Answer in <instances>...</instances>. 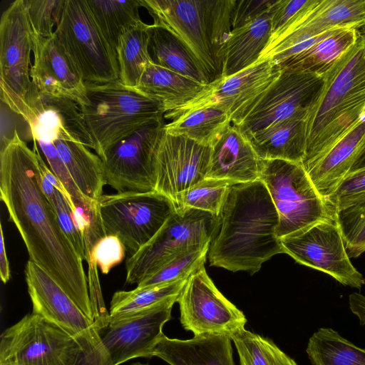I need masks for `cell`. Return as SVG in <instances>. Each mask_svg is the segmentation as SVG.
<instances>
[{
    "label": "cell",
    "instance_id": "1",
    "mask_svg": "<svg viewBox=\"0 0 365 365\" xmlns=\"http://www.w3.org/2000/svg\"><path fill=\"white\" fill-rule=\"evenodd\" d=\"M0 198L21 235L29 259L46 270L94 322L83 259L63 231L41 187L36 142L30 149L16 130L0 150Z\"/></svg>",
    "mask_w": 365,
    "mask_h": 365
},
{
    "label": "cell",
    "instance_id": "2",
    "mask_svg": "<svg viewBox=\"0 0 365 365\" xmlns=\"http://www.w3.org/2000/svg\"><path fill=\"white\" fill-rule=\"evenodd\" d=\"M278 225V212L260 180L231 185L215 219L207 254L210 265L258 272L264 262L284 253Z\"/></svg>",
    "mask_w": 365,
    "mask_h": 365
},
{
    "label": "cell",
    "instance_id": "3",
    "mask_svg": "<svg viewBox=\"0 0 365 365\" xmlns=\"http://www.w3.org/2000/svg\"><path fill=\"white\" fill-rule=\"evenodd\" d=\"M322 76V88L307 113L304 168L324 155L365 113V27Z\"/></svg>",
    "mask_w": 365,
    "mask_h": 365
},
{
    "label": "cell",
    "instance_id": "4",
    "mask_svg": "<svg viewBox=\"0 0 365 365\" xmlns=\"http://www.w3.org/2000/svg\"><path fill=\"white\" fill-rule=\"evenodd\" d=\"M154 23L188 48L209 83L222 78L221 52L231 31L235 0H140Z\"/></svg>",
    "mask_w": 365,
    "mask_h": 365
},
{
    "label": "cell",
    "instance_id": "5",
    "mask_svg": "<svg viewBox=\"0 0 365 365\" xmlns=\"http://www.w3.org/2000/svg\"><path fill=\"white\" fill-rule=\"evenodd\" d=\"M259 180L278 212L276 232L279 240L318 222L335 220L334 207L318 192L302 163L261 159Z\"/></svg>",
    "mask_w": 365,
    "mask_h": 365
},
{
    "label": "cell",
    "instance_id": "6",
    "mask_svg": "<svg viewBox=\"0 0 365 365\" xmlns=\"http://www.w3.org/2000/svg\"><path fill=\"white\" fill-rule=\"evenodd\" d=\"M86 103L80 108L99 157L142 125L164 118L158 103L119 80L86 86Z\"/></svg>",
    "mask_w": 365,
    "mask_h": 365
},
{
    "label": "cell",
    "instance_id": "7",
    "mask_svg": "<svg viewBox=\"0 0 365 365\" xmlns=\"http://www.w3.org/2000/svg\"><path fill=\"white\" fill-rule=\"evenodd\" d=\"M98 205L106 235L117 237L128 257L149 242L177 209L170 198L157 191L103 195Z\"/></svg>",
    "mask_w": 365,
    "mask_h": 365
},
{
    "label": "cell",
    "instance_id": "8",
    "mask_svg": "<svg viewBox=\"0 0 365 365\" xmlns=\"http://www.w3.org/2000/svg\"><path fill=\"white\" fill-rule=\"evenodd\" d=\"M83 356L73 336L33 312L1 335L0 365H79Z\"/></svg>",
    "mask_w": 365,
    "mask_h": 365
},
{
    "label": "cell",
    "instance_id": "9",
    "mask_svg": "<svg viewBox=\"0 0 365 365\" xmlns=\"http://www.w3.org/2000/svg\"><path fill=\"white\" fill-rule=\"evenodd\" d=\"M54 33L78 67L86 86L119 80L116 53L98 28L86 0H66Z\"/></svg>",
    "mask_w": 365,
    "mask_h": 365
},
{
    "label": "cell",
    "instance_id": "10",
    "mask_svg": "<svg viewBox=\"0 0 365 365\" xmlns=\"http://www.w3.org/2000/svg\"><path fill=\"white\" fill-rule=\"evenodd\" d=\"M365 27V0H316L294 21L270 36L257 61L276 64L314 45L320 36L340 28Z\"/></svg>",
    "mask_w": 365,
    "mask_h": 365
},
{
    "label": "cell",
    "instance_id": "11",
    "mask_svg": "<svg viewBox=\"0 0 365 365\" xmlns=\"http://www.w3.org/2000/svg\"><path fill=\"white\" fill-rule=\"evenodd\" d=\"M216 217L195 209H176L156 235L125 262L128 284H138L172 258L210 242Z\"/></svg>",
    "mask_w": 365,
    "mask_h": 365
},
{
    "label": "cell",
    "instance_id": "12",
    "mask_svg": "<svg viewBox=\"0 0 365 365\" xmlns=\"http://www.w3.org/2000/svg\"><path fill=\"white\" fill-rule=\"evenodd\" d=\"M178 298L132 314L109 317L106 326L96 328L100 340L89 365H119L137 357L152 358Z\"/></svg>",
    "mask_w": 365,
    "mask_h": 365
},
{
    "label": "cell",
    "instance_id": "13",
    "mask_svg": "<svg viewBox=\"0 0 365 365\" xmlns=\"http://www.w3.org/2000/svg\"><path fill=\"white\" fill-rule=\"evenodd\" d=\"M165 125L164 118L148 121L104 151L100 158L108 185L118 192L155 190V158Z\"/></svg>",
    "mask_w": 365,
    "mask_h": 365
},
{
    "label": "cell",
    "instance_id": "14",
    "mask_svg": "<svg viewBox=\"0 0 365 365\" xmlns=\"http://www.w3.org/2000/svg\"><path fill=\"white\" fill-rule=\"evenodd\" d=\"M177 302L180 322L194 336L223 335L230 338L245 329L244 313L216 287L205 266L188 277Z\"/></svg>",
    "mask_w": 365,
    "mask_h": 365
},
{
    "label": "cell",
    "instance_id": "15",
    "mask_svg": "<svg viewBox=\"0 0 365 365\" xmlns=\"http://www.w3.org/2000/svg\"><path fill=\"white\" fill-rule=\"evenodd\" d=\"M24 274L32 312L73 336L83 351L80 365H88L100 340L94 322L84 314L54 279L36 263L29 259Z\"/></svg>",
    "mask_w": 365,
    "mask_h": 365
},
{
    "label": "cell",
    "instance_id": "16",
    "mask_svg": "<svg viewBox=\"0 0 365 365\" xmlns=\"http://www.w3.org/2000/svg\"><path fill=\"white\" fill-rule=\"evenodd\" d=\"M32 34L24 0L13 1L0 22L1 100L20 115L30 88Z\"/></svg>",
    "mask_w": 365,
    "mask_h": 365
},
{
    "label": "cell",
    "instance_id": "17",
    "mask_svg": "<svg viewBox=\"0 0 365 365\" xmlns=\"http://www.w3.org/2000/svg\"><path fill=\"white\" fill-rule=\"evenodd\" d=\"M323 84L322 75L310 71L282 70L235 126L249 138L276 122L309 110L318 98Z\"/></svg>",
    "mask_w": 365,
    "mask_h": 365
},
{
    "label": "cell",
    "instance_id": "18",
    "mask_svg": "<svg viewBox=\"0 0 365 365\" xmlns=\"http://www.w3.org/2000/svg\"><path fill=\"white\" fill-rule=\"evenodd\" d=\"M280 242L284 253L297 262L326 273L344 286L361 289L365 284V278L350 260L335 220L318 222Z\"/></svg>",
    "mask_w": 365,
    "mask_h": 365
},
{
    "label": "cell",
    "instance_id": "19",
    "mask_svg": "<svg viewBox=\"0 0 365 365\" xmlns=\"http://www.w3.org/2000/svg\"><path fill=\"white\" fill-rule=\"evenodd\" d=\"M20 115L35 142L70 140L96 149L80 106L68 97L42 93L31 81Z\"/></svg>",
    "mask_w": 365,
    "mask_h": 365
},
{
    "label": "cell",
    "instance_id": "20",
    "mask_svg": "<svg viewBox=\"0 0 365 365\" xmlns=\"http://www.w3.org/2000/svg\"><path fill=\"white\" fill-rule=\"evenodd\" d=\"M211 148L163 131L155 158V190L171 200L205 179Z\"/></svg>",
    "mask_w": 365,
    "mask_h": 365
},
{
    "label": "cell",
    "instance_id": "21",
    "mask_svg": "<svg viewBox=\"0 0 365 365\" xmlns=\"http://www.w3.org/2000/svg\"><path fill=\"white\" fill-rule=\"evenodd\" d=\"M32 42L34 62L30 76L36 88L44 93L68 97L80 106L85 104L86 83L56 34L47 38L32 36Z\"/></svg>",
    "mask_w": 365,
    "mask_h": 365
},
{
    "label": "cell",
    "instance_id": "22",
    "mask_svg": "<svg viewBox=\"0 0 365 365\" xmlns=\"http://www.w3.org/2000/svg\"><path fill=\"white\" fill-rule=\"evenodd\" d=\"M281 71L271 60L257 61L234 75L210 83V88L187 108L199 104L217 105L227 112L232 123L237 125Z\"/></svg>",
    "mask_w": 365,
    "mask_h": 365
},
{
    "label": "cell",
    "instance_id": "23",
    "mask_svg": "<svg viewBox=\"0 0 365 365\" xmlns=\"http://www.w3.org/2000/svg\"><path fill=\"white\" fill-rule=\"evenodd\" d=\"M211 153L205 178L235 183L259 179L261 159L250 140L233 124L229 125L210 145Z\"/></svg>",
    "mask_w": 365,
    "mask_h": 365
},
{
    "label": "cell",
    "instance_id": "24",
    "mask_svg": "<svg viewBox=\"0 0 365 365\" xmlns=\"http://www.w3.org/2000/svg\"><path fill=\"white\" fill-rule=\"evenodd\" d=\"M210 86L150 63L133 89L158 103L164 111V118L173 120Z\"/></svg>",
    "mask_w": 365,
    "mask_h": 365
},
{
    "label": "cell",
    "instance_id": "25",
    "mask_svg": "<svg viewBox=\"0 0 365 365\" xmlns=\"http://www.w3.org/2000/svg\"><path fill=\"white\" fill-rule=\"evenodd\" d=\"M364 145L365 113L330 149L304 168L324 197L329 200L333 195L351 170Z\"/></svg>",
    "mask_w": 365,
    "mask_h": 365
},
{
    "label": "cell",
    "instance_id": "26",
    "mask_svg": "<svg viewBox=\"0 0 365 365\" xmlns=\"http://www.w3.org/2000/svg\"><path fill=\"white\" fill-rule=\"evenodd\" d=\"M231 341L223 335L194 336L185 340L164 335L153 356L170 365H235Z\"/></svg>",
    "mask_w": 365,
    "mask_h": 365
},
{
    "label": "cell",
    "instance_id": "27",
    "mask_svg": "<svg viewBox=\"0 0 365 365\" xmlns=\"http://www.w3.org/2000/svg\"><path fill=\"white\" fill-rule=\"evenodd\" d=\"M308 110L299 111L252 135L248 139L258 157L302 163L307 150Z\"/></svg>",
    "mask_w": 365,
    "mask_h": 365
},
{
    "label": "cell",
    "instance_id": "28",
    "mask_svg": "<svg viewBox=\"0 0 365 365\" xmlns=\"http://www.w3.org/2000/svg\"><path fill=\"white\" fill-rule=\"evenodd\" d=\"M270 7L247 25L231 31L221 52L222 78L234 75L257 62L272 34Z\"/></svg>",
    "mask_w": 365,
    "mask_h": 365
},
{
    "label": "cell",
    "instance_id": "29",
    "mask_svg": "<svg viewBox=\"0 0 365 365\" xmlns=\"http://www.w3.org/2000/svg\"><path fill=\"white\" fill-rule=\"evenodd\" d=\"M359 29L340 28L327 31L314 45L277 65L281 70L323 74L357 40Z\"/></svg>",
    "mask_w": 365,
    "mask_h": 365
},
{
    "label": "cell",
    "instance_id": "30",
    "mask_svg": "<svg viewBox=\"0 0 365 365\" xmlns=\"http://www.w3.org/2000/svg\"><path fill=\"white\" fill-rule=\"evenodd\" d=\"M53 144L81 192L87 198L98 201L107 185L101 158L81 143L57 140Z\"/></svg>",
    "mask_w": 365,
    "mask_h": 365
},
{
    "label": "cell",
    "instance_id": "31",
    "mask_svg": "<svg viewBox=\"0 0 365 365\" xmlns=\"http://www.w3.org/2000/svg\"><path fill=\"white\" fill-rule=\"evenodd\" d=\"M148 51L152 63L203 84H210L202 68L183 43L167 29L149 28Z\"/></svg>",
    "mask_w": 365,
    "mask_h": 365
},
{
    "label": "cell",
    "instance_id": "32",
    "mask_svg": "<svg viewBox=\"0 0 365 365\" xmlns=\"http://www.w3.org/2000/svg\"><path fill=\"white\" fill-rule=\"evenodd\" d=\"M231 123L230 115L222 108L213 104H199L181 112L165 125L164 130L210 146Z\"/></svg>",
    "mask_w": 365,
    "mask_h": 365
},
{
    "label": "cell",
    "instance_id": "33",
    "mask_svg": "<svg viewBox=\"0 0 365 365\" xmlns=\"http://www.w3.org/2000/svg\"><path fill=\"white\" fill-rule=\"evenodd\" d=\"M92 16L103 36L116 53L121 36L142 21L140 0H86Z\"/></svg>",
    "mask_w": 365,
    "mask_h": 365
},
{
    "label": "cell",
    "instance_id": "34",
    "mask_svg": "<svg viewBox=\"0 0 365 365\" xmlns=\"http://www.w3.org/2000/svg\"><path fill=\"white\" fill-rule=\"evenodd\" d=\"M143 21L125 32L119 39L116 56L119 81L135 88L146 66L152 63L149 51V28Z\"/></svg>",
    "mask_w": 365,
    "mask_h": 365
},
{
    "label": "cell",
    "instance_id": "35",
    "mask_svg": "<svg viewBox=\"0 0 365 365\" xmlns=\"http://www.w3.org/2000/svg\"><path fill=\"white\" fill-rule=\"evenodd\" d=\"M306 352L313 365H365V349L331 328H320L309 339Z\"/></svg>",
    "mask_w": 365,
    "mask_h": 365
},
{
    "label": "cell",
    "instance_id": "36",
    "mask_svg": "<svg viewBox=\"0 0 365 365\" xmlns=\"http://www.w3.org/2000/svg\"><path fill=\"white\" fill-rule=\"evenodd\" d=\"M187 279L146 287L137 286L130 291L115 292L110 301L109 317L132 314L168 299L178 298Z\"/></svg>",
    "mask_w": 365,
    "mask_h": 365
},
{
    "label": "cell",
    "instance_id": "37",
    "mask_svg": "<svg viewBox=\"0 0 365 365\" xmlns=\"http://www.w3.org/2000/svg\"><path fill=\"white\" fill-rule=\"evenodd\" d=\"M335 220L349 258L365 252V193L334 205Z\"/></svg>",
    "mask_w": 365,
    "mask_h": 365
},
{
    "label": "cell",
    "instance_id": "38",
    "mask_svg": "<svg viewBox=\"0 0 365 365\" xmlns=\"http://www.w3.org/2000/svg\"><path fill=\"white\" fill-rule=\"evenodd\" d=\"M240 365H297L272 341L246 329L232 336Z\"/></svg>",
    "mask_w": 365,
    "mask_h": 365
},
{
    "label": "cell",
    "instance_id": "39",
    "mask_svg": "<svg viewBox=\"0 0 365 365\" xmlns=\"http://www.w3.org/2000/svg\"><path fill=\"white\" fill-rule=\"evenodd\" d=\"M232 181L205 178L176 195L172 200L178 209H195L215 217L219 214Z\"/></svg>",
    "mask_w": 365,
    "mask_h": 365
},
{
    "label": "cell",
    "instance_id": "40",
    "mask_svg": "<svg viewBox=\"0 0 365 365\" xmlns=\"http://www.w3.org/2000/svg\"><path fill=\"white\" fill-rule=\"evenodd\" d=\"M210 242L180 253L143 279L137 286L156 285L189 277L195 271L204 266Z\"/></svg>",
    "mask_w": 365,
    "mask_h": 365
},
{
    "label": "cell",
    "instance_id": "41",
    "mask_svg": "<svg viewBox=\"0 0 365 365\" xmlns=\"http://www.w3.org/2000/svg\"><path fill=\"white\" fill-rule=\"evenodd\" d=\"M66 0H24L32 36L47 38L61 19Z\"/></svg>",
    "mask_w": 365,
    "mask_h": 365
},
{
    "label": "cell",
    "instance_id": "42",
    "mask_svg": "<svg viewBox=\"0 0 365 365\" xmlns=\"http://www.w3.org/2000/svg\"><path fill=\"white\" fill-rule=\"evenodd\" d=\"M36 143L38 144L42 153L46 157L50 169L61 182L68 194L71 195L74 209L78 207L87 206L94 202V200H91L85 197L78 190L64 163L60 157L54 144L52 143L41 141Z\"/></svg>",
    "mask_w": 365,
    "mask_h": 365
},
{
    "label": "cell",
    "instance_id": "43",
    "mask_svg": "<svg viewBox=\"0 0 365 365\" xmlns=\"http://www.w3.org/2000/svg\"><path fill=\"white\" fill-rule=\"evenodd\" d=\"M51 202L54 207L63 231L79 257L83 260H86V247L83 238L68 201L55 188L54 195Z\"/></svg>",
    "mask_w": 365,
    "mask_h": 365
},
{
    "label": "cell",
    "instance_id": "44",
    "mask_svg": "<svg viewBox=\"0 0 365 365\" xmlns=\"http://www.w3.org/2000/svg\"><path fill=\"white\" fill-rule=\"evenodd\" d=\"M125 249L122 242L115 236L107 235L94 245L88 263L98 267L103 274H108L124 259Z\"/></svg>",
    "mask_w": 365,
    "mask_h": 365
},
{
    "label": "cell",
    "instance_id": "45",
    "mask_svg": "<svg viewBox=\"0 0 365 365\" xmlns=\"http://www.w3.org/2000/svg\"><path fill=\"white\" fill-rule=\"evenodd\" d=\"M316 0H275L270 7L272 34H275L311 6Z\"/></svg>",
    "mask_w": 365,
    "mask_h": 365
},
{
    "label": "cell",
    "instance_id": "46",
    "mask_svg": "<svg viewBox=\"0 0 365 365\" xmlns=\"http://www.w3.org/2000/svg\"><path fill=\"white\" fill-rule=\"evenodd\" d=\"M274 0H235L231 14L232 30L251 23L266 11Z\"/></svg>",
    "mask_w": 365,
    "mask_h": 365
},
{
    "label": "cell",
    "instance_id": "47",
    "mask_svg": "<svg viewBox=\"0 0 365 365\" xmlns=\"http://www.w3.org/2000/svg\"><path fill=\"white\" fill-rule=\"evenodd\" d=\"M364 193L365 167L349 172L329 200L334 207L339 202Z\"/></svg>",
    "mask_w": 365,
    "mask_h": 365
},
{
    "label": "cell",
    "instance_id": "48",
    "mask_svg": "<svg viewBox=\"0 0 365 365\" xmlns=\"http://www.w3.org/2000/svg\"><path fill=\"white\" fill-rule=\"evenodd\" d=\"M38 164H39V170L41 173L44 175L53 185L54 188H56L58 191H59L68 201L69 205L73 211L74 206L73 204V201L71 195L68 194L61 182L58 179V178L53 174L50 168L46 165L43 159L39 155L38 150L37 149Z\"/></svg>",
    "mask_w": 365,
    "mask_h": 365
},
{
    "label": "cell",
    "instance_id": "49",
    "mask_svg": "<svg viewBox=\"0 0 365 365\" xmlns=\"http://www.w3.org/2000/svg\"><path fill=\"white\" fill-rule=\"evenodd\" d=\"M349 305L351 312L358 317L360 325H365V296L357 292L351 294Z\"/></svg>",
    "mask_w": 365,
    "mask_h": 365
},
{
    "label": "cell",
    "instance_id": "50",
    "mask_svg": "<svg viewBox=\"0 0 365 365\" xmlns=\"http://www.w3.org/2000/svg\"><path fill=\"white\" fill-rule=\"evenodd\" d=\"M0 277L4 284L9 280L11 277L9 262L6 255L1 224H0Z\"/></svg>",
    "mask_w": 365,
    "mask_h": 365
},
{
    "label": "cell",
    "instance_id": "51",
    "mask_svg": "<svg viewBox=\"0 0 365 365\" xmlns=\"http://www.w3.org/2000/svg\"><path fill=\"white\" fill-rule=\"evenodd\" d=\"M41 173V172H40ZM41 187L47 198L51 201L55 192V188L50 181L41 173Z\"/></svg>",
    "mask_w": 365,
    "mask_h": 365
},
{
    "label": "cell",
    "instance_id": "52",
    "mask_svg": "<svg viewBox=\"0 0 365 365\" xmlns=\"http://www.w3.org/2000/svg\"><path fill=\"white\" fill-rule=\"evenodd\" d=\"M365 167V145L359 153L351 171ZM350 171V172H351Z\"/></svg>",
    "mask_w": 365,
    "mask_h": 365
},
{
    "label": "cell",
    "instance_id": "53",
    "mask_svg": "<svg viewBox=\"0 0 365 365\" xmlns=\"http://www.w3.org/2000/svg\"><path fill=\"white\" fill-rule=\"evenodd\" d=\"M132 365H148V364H142V363L138 362V363H135V364H133Z\"/></svg>",
    "mask_w": 365,
    "mask_h": 365
}]
</instances>
